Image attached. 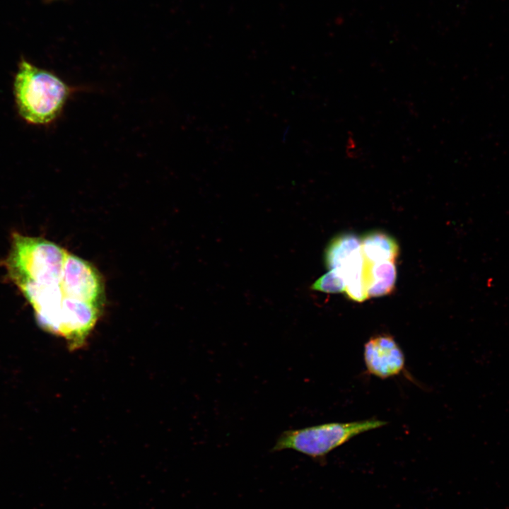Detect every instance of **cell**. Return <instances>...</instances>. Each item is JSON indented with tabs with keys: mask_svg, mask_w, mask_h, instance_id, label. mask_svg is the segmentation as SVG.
I'll return each instance as SVG.
<instances>
[{
	"mask_svg": "<svg viewBox=\"0 0 509 509\" xmlns=\"http://www.w3.org/2000/svg\"><path fill=\"white\" fill-rule=\"evenodd\" d=\"M13 89L18 115L33 125L55 120L69 93V87L59 77L24 58L18 64Z\"/></svg>",
	"mask_w": 509,
	"mask_h": 509,
	"instance_id": "obj_2",
	"label": "cell"
},
{
	"mask_svg": "<svg viewBox=\"0 0 509 509\" xmlns=\"http://www.w3.org/2000/svg\"><path fill=\"white\" fill-rule=\"evenodd\" d=\"M69 253L44 238L13 233L6 267L10 278L27 298L60 281Z\"/></svg>",
	"mask_w": 509,
	"mask_h": 509,
	"instance_id": "obj_1",
	"label": "cell"
},
{
	"mask_svg": "<svg viewBox=\"0 0 509 509\" xmlns=\"http://www.w3.org/2000/svg\"><path fill=\"white\" fill-rule=\"evenodd\" d=\"M345 155L346 158L351 160H356L361 155L360 146L351 133L347 136L346 139Z\"/></svg>",
	"mask_w": 509,
	"mask_h": 509,
	"instance_id": "obj_9",
	"label": "cell"
},
{
	"mask_svg": "<svg viewBox=\"0 0 509 509\" xmlns=\"http://www.w3.org/2000/svg\"><path fill=\"white\" fill-rule=\"evenodd\" d=\"M361 243L364 260L369 263L395 262L399 255L397 240L385 232H368L361 238Z\"/></svg>",
	"mask_w": 509,
	"mask_h": 509,
	"instance_id": "obj_7",
	"label": "cell"
},
{
	"mask_svg": "<svg viewBox=\"0 0 509 509\" xmlns=\"http://www.w3.org/2000/svg\"><path fill=\"white\" fill-rule=\"evenodd\" d=\"M396 280L395 262L369 263L364 260L363 281L368 298L390 294Z\"/></svg>",
	"mask_w": 509,
	"mask_h": 509,
	"instance_id": "obj_6",
	"label": "cell"
},
{
	"mask_svg": "<svg viewBox=\"0 0 509 509\" xmlns=\"http://www.w3.org/2000/svg\"><path fill=\"white\" fill-rule=\"evenodd\" d=\"M324 262L329 270L339 271L346 282L361 279L364 264L361 239L351 233L334 237L326 248Z\"/></svg>",
	"mask_w": 509,
	"mask_h": 509,
	"instance_id": "obj_5",
	"label": "cell"
},
{
	"mask_svg": "<svg viewBox=\"0 0 509 509\" xmlns=\"http://www.w3.org/2000/svg\"><path fill=\"white\" fill-rule=\"evenodd\" d=\"M386 421L370 419L340 423L331 422L283 431L271 451L290 449L312 459L321 460L353 437L381 428Z\"/></svg>",
	"mask_w": 509,
	"mask_h": 509,
	"instance_id": "obj_3",
	"label": "cell"
},
{
	"mask_svg": "<svg viewBox=\"0 0 509 509\" xmlns=\"http://www.w3.org/2000/svg\"><path fill=\"white\" fill-rule=\"evenodd\" d=\"M346 281L337 271L330 269L312 285L311 288L327 293H345Z\"/></svg>",
	"mask_w": 509,
	"mask_h": 509,
	"instance_id": "obj_8",
	"label": "cell"
},
{
	"mask_svg": "<svg viewBox=\"0 0 509 509\" xmlns=\"http://www.w3.org/2000/svg\"><path fill=\"white\" fill-rule=\"evenodd\" d=\"M363 358L368 372L381 379L399 375L405 365L403 351L394 339L386 334L373 336L366 341Z\"/></svg>",
	"mask_w": 509,
	"mask_h": 509,
	"instance_id": "obj_4",
	"label": "cell"
}]
</instances>
